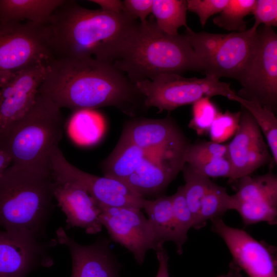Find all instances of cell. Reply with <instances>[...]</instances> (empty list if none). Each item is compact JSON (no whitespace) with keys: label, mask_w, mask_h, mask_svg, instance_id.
Masks as SVG:
<instances>
[{"label":"cell","mask_w":277,"mask_h":277,"mask_svg":"<svg viewBox=\"0 0 277 277\" xmlns=\"http://www.w3.org/2000/svg\"><path fill=\"white\" fill-rule=\"evenodd\" d=\"M38 92L60 108L74 111L112 106L133 116L147 109L144 95L124 73L93 58H53Z\"/></svg>","instance_id":"6da1fadb"},{"label":"cell","mask_w":277,"mask_h":277,"mask_svg":"<svg viewBox=\"0 0 277 277\" xmlns=\"http://www.w3.org/2000/svg\"><path fill=\"white\" fill-rule=\"evenodd\" d=\"M138 23L125 12L89 9L65 0L46 26L55 57L93 58L113 63Z\"/></svg>","instance_id":"7a4b0ae2"},{"label":"cell","mask_w":277,"mask_h":277,"mask_svg":"<svg viewBox=\"0 0 277 277\" xmlns=\"http://www.w3.org/2000/svg\"><path fill=\"white\" fill-rule=\"evenodd\" d=\"M55 183L51 168L11 164L0 177V227L44 239Z\"/></svg>","instance_id":"3957f363"},{"label":"cell","mask_w":277,"mask_h":277,"mask_svg":"<svg viewBox=\"0 0 277 277\" xmlns=\"http://www.w3.org/2000/svg\"><path fill=\"white\" fill-rule=\"evenodd\" d=\"M135 84L163 74L200 72L197 57L185 35H170L153 16L131 31L113 63Z\"/></svg>","instance_id":"277c9868"},{"label":"cell","mask_w":277,"mask_h":277,"mask_svg":"<svg viewBox=\"0 0 277 277\" xmlns=\"http://www.w3.org/2000/svg\"><path fill=\"white\" fill-rule=\"evenodd\" d=\"M64 127L61 108L38 92L29 110L0 140V148L11 164L51 168V153L59 147Z\"/></svg>","instance_id":"5b68a950"},{"label":"cell","mask_w":277,"mask_h":277,"mask_svg":"<svg viewBox=\"0 0 277 277\" xmlns=\"http://www.w3.org/2000/svg\"><path fill=\"white\" fill-rule=\"evenodd\" d=\"M193 48L200 72L241 83L253 59L257 45L256 30L217 34L195 32L189 27L184 34Z\"/></svg>","instance_id":"8992f818"},{"label":"cell","mask_w":277,"mask_h":277,"mask_svg":"<svg viewBox=\"0 0 277 277\" xmlns=\"http://www.w3.org/2000/svg\"><path fill=\"white\" fill-rule=\"evenodd\" d=\"M135 85L145 97L146 108L154 107L159 112H170L193 104L203 97L221 95L228 98L235 93L230 84L210 75L199 78H186L174 73L163 74L151 80L136 82Z\"/></svg>","instance_id":"52a82bcc"},{"label":"cell","mask_w":277,"mask_h":277,"mask_svg":"<svg viewBox=\"0 0 277 277\" xmlns=\"http://www.w3.org/2000/svg\"><path fill=\"white\" fill-rule=\"evenodd\" d=\"M54 57L46 25L0 21V73L47 64Z\"/></svg>","instance_id":"ba28073f"},{"label":"cell","mask_w":277,"mask_h":277,"mask_svg":"<svg viewBox=\"0 0 277 277\" xmlns=\"http://www.w3.org/2000/svg\"><path fill=\"white\" fill-rule=\"evenodd\" d=\"M257 45L248 71L236 95L255 101L274 113L277 110V34L272 27L259 26Z\"/></svg>","instance_id":"9c48e42d"},{"label":"cell","mask_w":277,"mask_h":277,"mask_svg":"<svg viewBox=\"0 0 277 277\" xmlns=\"http://www.w3.org/2000/svg\"><path fill=\"white\" fill-rule=\"evenodd\" d=\"M50 165L55 180L69 181L84 188L100 207H133L142 209L145 199L127 184L114 179L85 172L70 163L59 147L51 153Z\"/></svg>","instance_id":"30bf717a"},{"label":"cell","mask_w":277,"mask_h":277,"mask_svg":"<svg viewBox=\"0 0 277 277\" xmlns=\"http://www.w3.org/2000/svg\"><path fill=\"white\" fill-rule=\"evenodd\" d=\"M46 63L0 73V140L33 104L46 72Z\"/></svg>","instance_id":"8fae6325"},{"label":"cell","mask_w":277,"mask_h":277,"mask_svg":"<svg viewBox=\"0 0 277 277\" xmlns=\"http://www.w3.org/2000/svg\"><path fill=\"white\" fill-rule=\"evenodd\" d=\"M101 222L115 243L131 252L142 265L149 250L160 246L153 228L142 209L133 207H100Z\"/></svg>","instance_id":"7c38bea8"},{"label":"cell","mask_w":277,"mask_h":277,"mask_svg":"<svg viewBox=\"0 0 277 277\" xmlns=\"http://www.w3.org/2000/svg\"><path fill=\"white\" fill-rule=\"evenodd\" d=\"M212 221L211 230L224 241L231 262L248 277H277L276 249L242 229L228 226L222 217Z\"/></svg>","instance_id":"4fadbf2b"},{"label":"cell","mask_w":277,"mask_h":277,"mask_svg":"<svg viewBox=\"0 0 277 277\" xmlns=\"http://www.w3.org/2000/svg\"><path fill=\"white\" fill-rule=\"evenodd\" d=\"M231 210L240 215L245 226L260 222L277 223V176L269 170L238 180V190L231 195Z\"/></svg>","instance_id":"5bb4252c"},{"label":"cell","mask_w":277,"mask_h":277,"mask_svg":"<svg viewBox=\"0 0 277 277\" xmlns=\"http://www.w3.org/2000/svg\"><path fill=\"white\" fill-rule=\"evenodd\" d=\"M238 129L227 145L231 167L229 181H237L256 169L273 162L258 124L250 112L241 106ZM274 163V162H273Z\"/></svg>","instance_id":"9a60e30c"},{"label":"cell","mask_w":277,"mask_h":277,"mask_svg":"<svg viewBox=\"0 0 277 277\" xmlns=\"http://www.w3.org/2000/svg\"><path fill=\"white\" fill-rule=\"evenodd\" d=\"M56 242L0 231V277H25L38 266H50L49 248Z\"/></svg>","instance_id":"2e32d148"},{"label":"cell","mask_w":277,"mask_h":277,"mask_svg":"<svg viewBox=\"0 0 277 277\" xmlns=\"http://www.w3.org/2000/svg\"><path fill=\"white\" fill-rule=\"evenodd\" d=\"M120 140L151 153H184L190 144L175 121L136 118L125 127Z\"/></svg>","instance_id":"e0dca14e"},{"label":"cell","mask_w":277,"mask_h":277,"mask_svg":"<svg viewBox=\"0 0 277 277\" xmlns=\"http://www.w3.org/2000/svg\"><path fill=\"white\" fill-rule=\"evenodd\" d=\"M56 235L57 241L70 251L71 277H120L121 265L108 239L100 238L90 245H83L69 236L62 227L56 230Z\"/></svg>","instance_id":"ac0fdd59"},{"label":"cell","mask_w":277,"mask_h":277,"mask_svg":"<svg viewBox=\"0 0 277 277\" xmlns=\"http://www.w3.org/2000/svg\"><path fill=\"white\" fill-rule=\"evenodd\" d=\"M54 199L66 217L69 227H80L90 234L103 229L101 209L82 187L73 182L55 180Z\"/></svg>","instance_id":"d6986e66"},{"label":"cell","mask_w":277,"mask_h":277,"mask_svg":"<svg viewBox=\"0 0 277 277\" xmlns=\"http://www.w3.org/2000/svg\"><path fill=\"white\" fill-rule=\"evenodd\" d=\"M184 158L183 154L149 155L124 182L144 199L156 195L159 197L182 170L185 164Z\"/></svg>","instance_id":"ffe728a7"},{"label":"cell","mask_w":277,"mask_h":277,"mask_svg":"<svg viewBox=\"0 0 277 277\" xmlns=\"http://www.w3.org/2000/svg\"><path fill=\"white\" fill-rule=\"evenodd\" d=\"M185 197L195 229H200L208 220L221 217L231 210V195L226 188L211 180H201L192 184Z\"/></svg>","instance_id":"44dd1931"},{"label":"cell","mask_w":277,"mask_h":277,"mask_svg":"<svg viewBox=\"0 0 277 277\" xmlns=\"http://www.w3.org/2000/svg\"><path fill=\"white\" fill-rule=\"evenodd\" d=\"M65 0H0V21L47 25Z\"/></svg>","instance_id":"7402d4cb"},{"label":"cell","mask_w":277,"mask_h":277,"mask_svg":"<svg viewBox=\"0 0 277 277\" xmlns=\"http://www.w3.org/2000/svg\"><path fill=\"white\" fill-rule=\"evenodd\" d=\"M129 142L120 140L109 156L102 163L104 176L124 182L133 174L144 159L152 154Z\"/></svg>","instance_id":"603a6c76"},{"label":"cell","mask_w":277,"mask_h":277,"mask_svg":"<svg viewBox=\"0 0 277 277\" xmlns=\"http://www.w3.org/2000/svg\"><path fill=\"white\" fill-rule=\"evenodd\" d=\"M143 209L147 215L159 245L166 242H177L176 229L173 212L172 196L165 195L154 200L145 199Z\"/></svg>","instance_id":"cb8c5ba5"},{"label":"cell","mask_w":277,"mask_h":277,"mask_svg":"<svg viewBox=\"0 0 277 277\" xmlns=\"http://www.w3.org/2000/svg\"><path fill=\"white\" fill-rule=\"evenodd\" d=\"M70 122V133L73 140L81 145L97 143L106 130L104 117L94 109L74 111Z\"/></svg>","instance_id":"d4e9b609"},{"label":"cell","mask_w":277,"mask_h":277,"mask_svg":"<svg viewBox=\"0 0 277 277\" xmlns=\"http://www.w3.org/2000/svg\"><path fill=\"white\" fill-rule=\"evenodd\" d=\"M185 0H153L152 14L158 27L170 35L179 34L182 26L187 28Z\"/></svg>","instance_id":"484cf974"},{"label":"cell","mask_w":277,"mask_h":277,"mask_svg":"<svg viewBox=\"0 0 277 277\" xmlns=\"http://www.w3.org/2000/svg\"><path fill=\"white\" fill-rule=\"evenodd\" d=\"M228 98L239 103L251 114L264 134L272 155L273 162L277 164V118L275 113L255 101L243 99L236 95Z\"/></svg>","instance_id":"4316f807"},{"label":"cell","mask_w":277,"mask_h":277,"mask_svg":"<svg viewBox=\"0 0 277 277\" xmlns=\"http://www.w3.org/2000/svg\"><path fill=\"white\" fill-rule=\"evenodd\" d=\"M255 0H228L213 23L227 31L242 32L247 30L244 18L252 12Z\"/></svg>","instance_id":"83f0119b"},{"label":"cell","mask_w":277,"mask_h":277,"mask_svg":"<svg viewBox=\"0 0 277 277\" xmlns=\"http://www.w3.org/2000/svg\"><path fill=\"white\" fill-rule=\"evenodd\" d=\"M171 196L176 229L177 242L175 245L177 253L181 254L183 246L188 239V232L193 227L194 222L186 200L183 185L179 186L176 192Z\"/></svg>","instance_id":"f1b7e54d"},{"label":"cell","mask_w":277,"mask_h":277,"mask_svg":"<svg viewBox=\"0 0 277 277\" xmlns=\"http://www.w3.org/2000/svg\"><path fill=\"white\" fill-rule=\"evenodd\" d=\"M220 113L210 97H203L192 104V118L188 127L199 135L208 133L212 123Z\"/></svg>","instance_id":"f546056e"},{"label":"cell","mask_w":277,"mask_h":277,"mask_svg":"<svg viewBox=\"0 0 277 277\" xmlns=\"http://www.w3.org/2000/svg\"><path fill=\"white\" fill-rule=\"evenodd\" d=\"M240 111L220 112L212 123L208 133L211 141L221 143L235 133L239 124Z\"/></svg>","instance_id":"4dcf8cb0"},{"label":"cell","mask_w":277,"mask_h":277,"mask_svg":"<svg viewBox=\"0 0 277 277\" xmlns=\"http://www.w3.org/2000/svg\"><path fill=\"white\" fill-rule=\"evenodd\" d=\"M187 164L193 170L210 177L230 178L231 167L228 156L213 157L194 161Z\"/></svg>","instance_id":"1f68e13d"},{"label":"cell","mask_w":277,"mask_h":277,"mask_svg":"<svg viewBox=\"0 0 277 277\" xmlns=\"http://www.w3.org/2000/svg\"><path fill=\"white\" fill-rule=\"evenodd\" d=\"M224 156H228L227 145L213 141H201L189 145L185 154V162Z\"/></svg>","instance_id":"d6a6232c"},{"label":"cell","mask_w":277,"mask_h":277,"mask_svg":"<svg viewBox=\"0 0 277 277\" xmlns=\"http://www.w3.org/2000/svg\"><path fill=\"white\" fill-rule=\"evenodd\" d=\"M255 21L252 28L256 30L261 25L268 27L277 26V1L255 0L252 12Z\"/></svg>","instance_id":"836d02e7"},{"label":"cell","mask_w":277,"mask_h":277,"mask_svg":"<svg viewBox=\"0 0 277 277\" xmlns=\"http://www.w3.org/2000/svg\"><path fill=\"white\" fill-rule=\"evenodd\" d=\"M228 0H187V10L196 13L202 27L207 20L215 14L220 13Z\"/></svg>","instance_id":"e575fe53"},{"label":"cell","mask_w":277,"mask_h":277,"mask_svg":"<svg viewBox=\"0 0 277 277\" xmlns=\"http://www.w3.org/2000/svg\"><path fill=\"white\" fill-rule=\"evenodd\" d=\"M123 4L124 11L141 23L146 21L152 13L153 0H125Z\"/></svg>","instance_id":"d590c367"},{"label":"cell","mask_w":277,"mask_h":277,"mask_svg":"<svg viewBox=\"0 0 277 277\" xmlns=\"http://www.w3.org/2000/svg\"><path fill=\"white\" fill-rule=\"evenodd\" d=\"M89 2L97 4L105 12L120 14L124 11L123 1L120 0H90Z\"/></svg>","instance_id":"8d00e7d4"},{"label":"cell","mask_w":277,"mask_h":277,"mask_svg":"<svg viewBox=\"0 0 277 277\" xmlns=\"http://www.w3.org/2000/svg\"><path fill=\"white\" fill-rule=\"evenodd\" d=\"M159 269L156 277H170L168 271L169 256L166 250L162 247L156 251Z\"/></svg>","instance_id":"74e56055"},{"label":"cell","mask_w":277,"mask_h":277,"mask_svg":"<svg viewBox=\"0 0 277 277\" xmlns=\"http://www.w3.org/2000/svg\"><path fill=\"white\" fill-rule=\"evenodd\" d=\"M11 164L12 160L9 155L0 148V177Z\"/></svg>","instance_id":"f35d334b"},{"label":"cell","mask_w":277,"mask_h":277,"mask_svg":"<svg viewBox=\"0 0 277 277\" xmlns=\"http://www.w3.org/2000/svg\"><path fill=\"white\" fill-rule=\"evenodd\" d=\"M216 277H245L241 273V271L236 267L232 262L229 264V269L225 274L217 276Z\"/></svg>","instance_id":"ab89813d"}]
</instances>
